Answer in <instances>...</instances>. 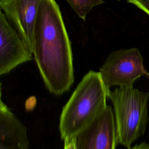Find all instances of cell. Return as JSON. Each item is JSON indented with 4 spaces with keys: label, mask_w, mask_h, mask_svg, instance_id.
Masks as SVG:
<instances>
[{
    "label": "cell",
    "mask_w": 149,
    "mask_h": 149,
    "mask_svg": "<svg viewBox=\"0 0 149 149\" xmlns=\"http://www.w3.org/2000/svg\"><path fill=\"white\" fill-rule=\"evenodd\" d=\"M108 88L99 72L90 70L64 105L59 120L62 139L75 136L107 107Z\"/></svg>",
    "instance_id": "2"
},
{
    "label": "cell",
    "mask_w": 149,
    "mask_h": 149,
    "mask_svg": "<svg viewBox=\"0 0 149 149\" xmlns=\"http://www.w3.org/2000/svg\"><path fill=\"white\" fill-rule=\"evenodd\" d=\"M149 16V0H126Z\"/></svg>",
    "instance_id": "10"
},
{
    "label": "cell",
    "mask_w": 149,
    "mask_h": 149,
    "mask_svg": "<svg viewBox=\"0 0 149 149\" xmlns=\"http://www.w3.org/2000/svg\"><path fill=\"white\" fill-rule=\"evenodd\" d=\"M33 53L26 42L0 14V74L10 72L17 66L33 59Z\"/></svg>",
    "instance_id": "6"
},
{
    "label": "cell",
    "mask_w": 149,
    "mask_h": 149,
    "mask_svg": "<svg viewBox=\"0 0 149 149\" xmlns=\"http://www.w3.org/2000/svg\"><path fill=\"white\" fill-rule=\"evenodd\" d=\"M77 16L83 20L95 6L104 3L103 0H66Z\"/></svg>",
    "instance_id": "9"
},
{
    "label": "cell",
    "mask_w": 149,
    "mask_h": 149,
    "mask_svg": "<svg viewBox=\"0 0 149 149\" xmlns=\"http://www.w3.org/2000/svg\"><path fill=\"white\" fill-rule=\"evenodd\" d=\"M33 54L46 88L59 95L74 81L71 44L55 0H42L34 30Z\"/></svg>",
    "instance_id": "1"
},
{
    "label": "cell",
    "mask_w": 149,
    "mask_h": 149,
    "mask_svg": "<svg viewBox=\"0 0 149 149\" xmlns=\"http://www.w3.org/2000/svg\"><path fill=\"white\" fill-rule=\"evenodd\" d=\"M101 79L108 88L117 86L133 87L136 79L149 73L143 64V56L137 48L122 49L112 52L99 71Z\"/></svg>",
    "instance_id": "4"
},
{
    "label": "cell",
    "mask_w": 149,
    "mask_h": 149,
    "mask_svg": "<svg viewBox=\"0 0 149 149\" xmlns=\"http://www.w3.org/2000/svg\"><path fill=\"white\" fill-rule=\"evenodd\" d=\"M0 149H29L27 129L0 101Z\"/></svg>",
    "instance_id": "8"
},
{
    "label": "cell",
    "mask_w": 149,
    "mask_h": 149,
    "mask_svg": "<svg viewBox=\"0 0 149 149\" xmlns=\"http://www.w3.org/2000/svg\"><path fill=\"white\" fill-rule=\"evenodd\" d=\"M130 149H149V143L143 142L142 143H140V144L136 145Z\"/></svg>",
    "instance_id": "12"
},
{
    "label": "cell",
    "mask_w": 149,
    "mask_h": 149,
    "mask_svg": "<svg viewBox=\"0 0 149 149\" xmlns=\"http://www.w3.org/2000/svg\"><path fill=\"white\" fill-rule=\"evenodd\" d=\"M76 149H115L118 144L114 113L110 105L74 136Z\"/></svg>",
    "instance_id": "5"
},
{
    "label": "cell",
    "mask_w": 149,
    "mask_h": 149,
    "mask_svg": "<svg viewBox=\"0 0 149 149\" xmlns=\"http://www.w3.org/2000/svg\"><path fill=\"white\" fill-rule=\"evenodd\" d=\"M64 149H76L74 136L64 139Z\"/></svg>",
    "instance_id": "11"
},
{
    "label": "cell",
    "mask_w": 149,
    "mask_h": 149,
    "mask_svg": "<svg viewBox=\"0 0 149 149\" xmlns=\"http://www.w3.org/2000/svg\"><path fill=\"white\" fill-rule=\"evenodd\" d=\"M42 0H0V8L33 53L34 30Z\"/></svg>",
    "instance_id": "7"
},
{
    "label": "cell",
    "mask_w": 149,
    "mask_h": 149,
    "mask_svg": "<svg viewBox=\"0 0 149 149\" xmlns=\"http://www.w3.org/2000/svg\"><path fill=\"white\" fill-rule=\"evenodd\" d=\"M108 98L113 107L118 143L130 149L146 130L149 93L133 87H119L112 91L109 89Z\"/></svg>",
    "instance_id": "3"
}]
</instances>
